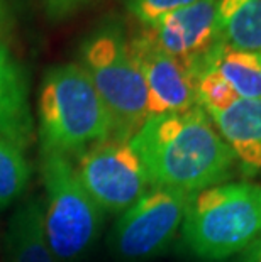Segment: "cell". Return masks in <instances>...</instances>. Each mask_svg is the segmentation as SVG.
<instances>
[{"label": "cell", "instance_id": "6da1fadb", "mask_svg": "<svg viewBox=\"0 0 261 262\" xmlns=\"http://www.w3.org/2000/svg\"><path fill=\"white\" fill-rule=\"evenodd\" d=\"M149 185L195 194L220 185L231 176L236 158L198 107L148 117L131 137Z\"/></svg>", "mask_w": 261, "mask_h": 262}, {"label": "cell", "instance_id": "7a4b0ae2", "mask_svg": "<svg viewBox=\"0 0 261 262\" xmlns=\"http://www.w3.org/2000/svg\"><path fill=\"white\" fill-rule=\"evenodd\" d=\"M37 134L43 150L83 152L112 137V122L101 95L80 63L53 66L37 97Z\"/></svg>", "mask_w": 261, "mask_h": 262}, {"label": "cell", "instance_id": "3957f363", "mask_svg": "<svg viewBox=\"0 0 261 262\" xmlns=\"http://www.w3.org/2000/svg\"><path fill=\"white\" fill-rule=\"evenodd\" d=\"M261 233V186L220 183L195 193L182 225L188 254L200 262H224Z\"/></svg>", "mask_w": 261, "mask_h": 262}, {"label": "cell", "instance_id": "277c9868", "mask_svg": "<svg viewBox=\"0 0 261 262\" xmlns=\"http://www.w3.org/2000/svg\"><path fill=\"white\" fill-rule=\"evenodd\" d=\"M80 66L110 115V139L129 142L148 119V92L119 20H104L83 39Z\"/></svg>", "mask_w": 261, "mask_h": 262}, {"label": "cell", "instance_id": "5b68a950", "mask_svg": "<svg viewBox=\"0 0 261 262\" xmlns=\"http://www.w3.org/2000/svg\"><path fill=\"white\" fill-rule=\"evenodd\" d=\"M41 176L46 241L59 262H80L101 235L104 210L83 188L66 154L43 150Z\"/></svg>", "mask_w": 261, "mask_h": 262}, {"label": "cell", "instance_id": "8992f818", "mask_svg": "<svg viewBox=\"0 0 261 262\" xmlns=\"http://www.w3.org/2000/svg\"><path fill=\"white\" fill-rule=\"evenodd\" d=\"M193 194L153 188L121 215L112 232V250L124 262H144L161 254L183 225Z\"/></svg>", "mask_w": 261, "mask_h": 262}, {"label": "cell", "instance_id": "52a82bcc", "mask_svg": "<svg viewBox=\"0 0 261 262\" xmlns=\"http://www.w3.org/2000/svg\"><path fill=\"white\" fill-rule=\"evenodd\" d=\"M76 172L87 193L109 213H124L149 186L139 156L129 142L117 139L83 150Z\"/></svg>", "mask_w": 261, "mask_h": 262}, {"label": "cell", "instance_id": "ba28073f", "mask_svg": "<svg viewBox=\"0 0 261 262\" xmlns=\"http://www.w3.org/2000/svg\"><path fill=\"white\" fill-rule=\"evenodd\" d=\"M127 44L146 85L148 117L197 107L198 70L195 61L171 56L144 29L132 36Z\"/></svg>", "mask_w": 261, "mask_h": 262}, {"label": "cell", "instance_id": "9c48e42d", "mask_svg": "<svg viewBox=\"0 0 261 262\" xmlns=\"http://www.w3.org/2000/svg\"><path fill=\"white\" fill-rule=\"evenodd\" d=\"M143 29L171 56L197 61L217 42L215 0H197Z\"/></svg>", "mask_w": 261, "mask_h": 262}, {"label": "cell", "instance_id": "30bf717a", "mask_svg": "<svg viewBox=\"0 0 261 262\" xmlns=\"http://www.w3.org/2000/svg\"><path fill=\"white\" fill-rule=\"evenodd\" d=\"M34 136L29 81L22 64L0 39V137L26 149Z\"/></svg>", "mask_w": 261, "mask_h": 262}, {"label": "cell", "instance_id": "8fae6325", "mask_svg": "<svg viewBox=\"0 0 261 262\" xmlns=\"http://www.w3.org/2000/svg\"><path fill=\"white\" fill-rule=\"evenodd\" d=\"M207 115L239 161L244 174H261V98H239L229 108Z\"/></svg>", "mask_w": 261, "mask_h": 262}, {"label": "cell", "instance_id": "7c38bea8", "mask_svg": "<svg viewBox=\"0 0 261 262\" xmlns=\"http://www.w3.org/2000/svg\"><path fill=\"white\" fill-rule=\"evenodd\" d=\"M5 255L7 262H59L46 241L41 202L27 200L10 216Z\"/></svg>", "mask_w": 261, "mask_h": 262}, {"label": "cell", "instance_id": "4fadbf2b", "mask_svg": "<svg viewBox=\"0 0 261 262\" xmlns=\"http://www.w3.org/2000/svg\"><path fill=\"white\" fill-rule=\"evenodd\" d=\"M195 63L198 75L202 70H214L224 76L239 98H261V61L256 53L232 49L217 41L214 48Z\"/></svg>", "mask_w": 261, "mask_h": 262}, {"label": "cell", "instance_id": "5bb4252c", "mask_svg": "<svg viewBox=\"0 0 261 262\" xmlns=\"http://www.w3.org/2000/svg\"><path fill=\"white\" fill-rule=\"evenodd\" d=\"M215 17L219 42L261 53V0H215Z\"/></svg>", "mask_w": 261, "mask_h": 262}, {"label": "cell", "instance_id": "9a60e30c", "mask_svg": "<svg viewBox=\"0 0 261 262\" xmlns=\"http://www.w3.org/2000/svg\"><path fill=\"white\" fill-rule=\"evenodd\" d=\"M31 181V166L22 149L0 137V210L14 205Z\"/></svg>", "mask_w": 261, "mask_h": 262}, {"label": "cell", "instance_id": "2e32d148", "mask_svg": "<svg viewBox=\"0 0 261 262\" xmlns=\"http://www.w3.org/2000/svg\"><path fill=\"white\" fill-rule=\"evenodd\" d=\"M197 105L205 114L222 112L239 100V95L226 78L214 70H202L197 78Z\"/></svg>", "mask_w": 261, "mask_h": 262}, {"label": "cell", "instance_id": "e0dca14e", "mask_svg": "<svg viewBox=\"0 0 261 262\" xmlns=\"http://www.w3.org/2000/svg\"><path fill=\"white\" fill-rule=\"evenodd\" d=\"M126 10L143 26H149L175 10L195 4L197 0H121Z\"/></svg>", "mask_w": 261, "mask_h": 262}, {"label": "cell", "instance_id": "ac0fdd59", "mask_svg": "<svg viewBox=\"0 0 261 262\" xmlns=\"http://www.w3.org/2000/svg\"><path fill=\"white\" fill-rule=\"evenodd\" d=\"M43 2L48 17L53 20H59L73 14L76 9H80L88 0H43Z\"/></svg>", "mask_w": 261, "mask_h": 262}, {"label": "cell", "instance_id": "d6986e66", "mask_svg": "<svg viewBox=\"0 0 261 262\" xmlns=\"http://www.w3.org/2000/svg\"><path fill=\"white\" fill-rule=\"evenodd\" d=\"M237 262H261V233L239 254Z\"/></svg>", "mask_w": 261, "mask_h": 262}, {"label": "cell", "instance_id": "ffe728a7", "mask_svg": "<svg viewBox=\"0 0 261 262\" xmlns=\"http://www.w3.org/2000/svg\"><path fill=\"white\" fill-rule=\"evenodd\" d=\"M4 20H5V2L0 0V27H2Z\"/></svg>", "mask_w": 261, "mask_h": 262}, {"label": "cell", "instance_id": "44dd1931", "mask_svg": "<svg viewBox=\"0 0 261 262\" xmlns=\"http://www.w3.org/2000/svg\"><path fill=\"white\" fill-rule=\"evenodd\" d=\"M258 54V58H259V61H261V53H256Z\"/></svg>", "mask_w": 261, "mask_h": 262}]
</instances>
